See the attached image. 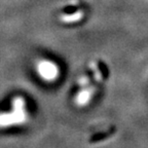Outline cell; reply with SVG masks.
Masks as SVG:
<instances>
[{"label": "cell", "mask_w": 148, "mask_h": 148, "mask_svg": "<svg viewBox=\"0 0 148 148\" xmlns=\"http://www.w3.org/2000/svg\"><path fill=\"white\" fill-rule=\"evenodd\" d=\"M27 119L25 103L21 98H18L14 102V111L12 113H5L0 115V127H9L14 125H21Z\"/></svg>", "instance_id": "1"}, {"label": "cell", "mask_w": 148, "mask_h": 148, "mask_svg": "<svg viewBox=\"0 0 148 148\" xmlns=\"http://www.w3.org/2000/svg\"><path fill=\"white\" fill-rule=\"evenodd\" d=\"M83 16H84V12L83 10H77V12H74L70 14H61L60 16V21L63 23H67V24H71V23H76L79 22L80 20H82Z\"/></svg>", "instance_id": "4"}, {"label": "cell", "mask_w": 148, "mask_h": 148, "mask_svg": "<svg viewBox=\"0 0 148 148\" xmlns=\"http://www.w3.org/2000/svg\"><path fill=\"white\" fill-rule=\"evenodd\" d=\"M37 72L43 80L45 81H55L60 75V69L58 65L49 60L39 61L37 64Z\"/></svg>", "instance_id": "2"}, {"label": "cell", "mask_w": 148, "mask_h": 148, "mask_svg": "<svg viewBox=\"0 0 148 148\" xmlns=\"http://www.w3.org/2000/svg\"><path fill=\"white\" fill-rule=\"evenodd\" d=\"M94 92H95L94 88H86L80 90L75 96V104L78 106H84V105L88 104L94 96Z\"/></svg>", "instance_id": "3"}]
</instances>
